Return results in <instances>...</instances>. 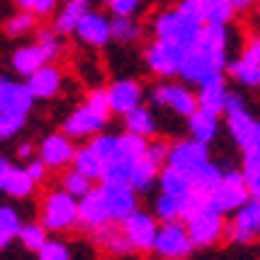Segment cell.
Returning <instances> with one entry per match:
<instances>
[{
	"label": "cell",
	"mask_w": 260,
	"mask_h": 260,
	"mask_svg": "<svg viewBox=\"0 0 260 260\" xmlns=\"http://www.w3.org/2000/svg\"><path fill=\"white\" fill-rule=\"evenodd\" d=\"M229 67V51L223 48H212V45L197 40L191 48L186 51V58H183V67H181V80L186 85H202V82L212 80L223 75V69Z\"/></svg>",
	"instance_id": "obj_1"
},
{
	"label": "cell",
	"mask_w": 260,
	"mask_h": 260,
	"mask_svg": "<svg viewBox=\"0 0 260 260\" xmlns=\"http://www.w3.org/2000/svg\"><path fill=\"white\" fill-rule=\"evenodd\" d=\"M40 223L51 234H64L80 226V199H75L61 186L51 188L40 202Z\"/></svg>",
	"instance_id": "obj_2"
},
{
	"label": "cell",
	"mask_w": 260,
	"mask_h": 260,
	"mask_svg": "<svg viewBox=\"0 0 260 260\" xmlns=\"http://www.w3.org/2000/svg\"><path fill=\"white\" fill-rule=\"evenodd\" d=\"M247 199H250V188H247L244 173L242 170H226V173H223V181L210 191L207 205L212 210L223 212V215H229V212L239 210Z\"/></svg>",
	"instance_id": "obj_3"
},
{
	"label": "cell",
	"mask_w": 260,
	"mask_h": 260,
	"mask_svg": "<svg viewBox=\"0 0 260 260\" xmlns=\"http://www.w3.org/2000/svg\"><path fill=\"white\" fill-rule=\"evenodd\" d=\"M186 45L181 43H173V40H154L146 48L144 58H146V67L154 72L157 77H178L181 75V67H183V58H186Z\"/></svg>",
	"instance_id": "obj_4"
},
{
	"label": "cell",
	"mask_w": 260,
	"mask_h": 260,
	"mask_svg": "<svg viewBox=\"0 0 260 260\" xmlns=\"http://www.w3.org/2000/svg\"><path fill=\"white\" fill-rule=\"evenodd\" d=\"M149 99L154 106H165L181 117H191L199 109V101H197V93L186 85V82H159L149 90Z\"/></svg>",
	"instance_id": "obj_5"
},
{
	"label": "cell",
	"mask_w": 260,
	"mask_h": 260,
	"mask_svg": "<svg viewBox=\"0 0 260 260\" xmlns=\"http://www.w3.org/2000/svg\"><path fill=\"white\" fill-rule=\"evenodd\" d=\"M109 114L112 112H104L99 106H93L90 101H85V104H80L75 112H69V117L61 122V130L69 138L90 141L93 136H99L101 130L109 125Z\"/></svg>",
	"instance_id": "obj_6"
},
{
	"label": "cell",
	"mask_w": 260,
	"mask_h": 260,
	"mask_svg": "<svg viewBox=\"0 0 260 260\" xmlns=\"http://www.w3.org/2000/svg\"><path fill=\"white\" fill-rule=\"evenodd\" d=\"M186 229H188V236H191L194 247H212L226 236L229 220L223 218V212L205 207L202 212H197L194 218L186 220Z\"/></svg>",
	"instance_id": "obj_7"
},
{
	"label": "cell",
	"mask_w": 260,
	"mask_h": 260,
	"mask_svg": "<svg viewBox=\"0 0 260 260\" xmlns=\"http://www.w3.org/2000/svg\"><path fill=\"white\" fill-rule=\"evenodd\" d=\"M226 127L234 138V144L239 146L242 151L255 146V127H257V120H252V114L247 112L244 106V99L239 93H231L229 96V104H226Z\"/></svg>",
	"instance_id": "obj_8"
},
{
	"label": "cell",
	"mask_w": 260,
	"mask_h": 260,
	"mask_svg": "<svg viewBox=\"0 0 260 260\" xmlns=\"http://www.w3.org/2000/svg\"><path fill=\"white\" fill-rule=\"evenodd\" d=\"M194 250V242L188 236V229L186 223L181 220H168L159 226V234H157V244H154V252L165 260H183L188 257Z\"/></svg>",
	"instance_id": "obj_9"
},
{
	"label": "cell",
	"mask_w": 260,
	"mask_h": 260,
	"mask_svg": "<svg viewBox=\"0 0 260 260\" xmlns=\"http://www.w3.org/2000/svg\"><path fill=\"white\" fill-rule=\"evenodd\" d=\"M122 231L133 242L136 252H154L157 234H159V218L151 215L149 210H136L122 220Z\"/></svg>",
	"instance_id": "obj_10"
},
{
	"label": "cell",
	"mask_w": 260,
	"mask_h": 260,
	"mask_svg": "<svg viewBox=\"0 0 260 260\" xmlns=\"http://www.w3.org/2000/svg\"><path fill=\"white\" fill-rule=\"evenodd\" d=\"M210 144H202V141L197 138H181L175 141V144H170V154H168V168L173 170H181L186 173L188 178L202 168V165L210 162Z\"/></svg>",
	"instance_id": "obj_11"
},
{
	"label": "cell",
	"mask_w": 260,
	"mask_h": 260,
	"mask_svg": "<svg viewBox=\"0 0 260 260\" xmlns=\"http://www.w3.org/2000/svg\"><path fill=\"white\" fill-rule=\"evenodd\" d=\"M38 157L48 165L51 170H67V168H72L75 157H77L75 138H69L64 130H61V133L43 136V141L38 144Z\"/></svg>",
	"instance_id": "obj_12"
},
{
	"label": "cell",
	"mask_w": 260,
	"mask_h": 260,
	"mask_svg": "<svg viewBox=\"0 0 260 260\" xmlns=\"http://www.w3.org/2000/svg\"><path fill=\"white\" fill-rule=\"evenodd\" d=\"M231 215L234 218L229 220V231H226V236L231 242L250 244L260 236V199H247Z\"/></svg>",
	"instance_id": "obj_13"
},
{
	"label": "cell",
	"mask_w": 260,
	"mask_h": 260,
	"mask_svg": "<svg viewBox=\"0 0 260 260\" xmlns=\"http://www.w3.org/2000/svg\"><path fill=\"white\" fill-rule=\"evenodd\" d=\"M101 191L106 199V207H109L112 220L122 223L130 212L138 210V191L127 181H101Z\"/></svg>",
	"instance_id": "obj_14"
},
{
	"label": "cell",
	"mask_w": 260,
	"mask_h": 260,
	"mask_svg": "<svg viewBox=\"0 0 260 260\" xmlns=\"http://www.w3.org/2000/svg\"><path fill=\"white\" fill-rule=\"evenodd\" d=\"M144 101V88L138 80H114L109 85V109L112 114H130Z\"/></svg>",
	"instance_id": "obj_15"
},
{
	"label": "cell",
	"mask_w": 260,
	"mask_h": 260,
	"mask_svg": "<svg viewBox=\"0 0 260 260\" xmlns=\"http://www.w3.org/2000/svg\"><path fill=\"white\" fill-rule=\"evenodd\" d=\"M90 239H93L96 247H101L104 252H109L114 257H125L130 252H136L133 242H130L125 236V231H122V223H117V220L106 223V226H101V229H93Z\"/></svg>",
	"instance_id": "obj_16"
},
{
	"label": "cell",
	"mask_w": 260,
	"mask_h": 260,
	"mask_svg": "<svg viewBox=\"0 0 260 260\" xmlns=\"http://www.w3.org/2000/svg\"><path fill=\"white\" fill-rule=\"evenodd\" d=\"M75 35H77V40L82 45L104 48V45H109V40H112V19H106L104 14L90 11V14L80 21V27H77Z\"/></svg>",
	"instance_id": "obj_17"
},
{
	"label": "cell",
	"mask_w": 260,
	"mask_h": 260,
	"mask_svg": "<svg viewBox=\"0 0 260 260\" xmlns=\"http://www.w3.org/2000/svg\"><path fill=\"white\" fill-rule=\"evenodd\" d=\"M229 85H226V77L218 75L207 82H202L197 90V101H199V109H205L210 114H226V104H229Z\"/></svg>",
	"instance_id": "obj_18"
},
{
	"label": "cell",
	"mask_w": 260,
	"mask_h": 260,
	"mask_svg": "<svg viewBox=\"0 0 260 260\" xmlns=\"http://www.w3.org/2000/svg\"><path fill=\"white\" fill-rule=\"evenodd\" d=\"M106 223H112V215H109V207H106L104 191L93 188L88 197L80 199V226L93 231V229L106 226Z\"/></svg>",
	"instance_id": "obj_19"
},
{
	"label": "cell",
	"mask_w": 260,
	"mask_h": 260,
	"mask_svg": "<svg viewBox=\"0 0 260 260\" xmlns=\"http://www.w3.org/2000/svg\"><path fill=\"white\" fill-rule=\"evenodd\" d=\"M35 96L27 82H16L11 77H0V112H32Z\"/></svg>",
	"instance_id": "obj_20"
},
{
	"label": "cell",
	"mask_w": 260,
	"mask_h": 260,
	"mask_svg": "<svg viewBox=\"0 0 260 260\" xmlns=\"http://www.w3.org/2000/svg\"><path fill=\"white\" fill-rule=\"evenodd\" d=\"M24 82H27L29 93L35 96V101H48V99H56L58 93H61V72H58V67H53V64L40 67L38 72L29 75Z\"/></svg>",
	"instance_id": "obj_21"
},
{
	"label": "cell",
	"mask_w": 260,
	"mask_h": 260,
	"mask_svg": "<svg viewBox=\"0 0 260 260\" xmlns=\"http://www.w3.org/2000/svg\"><path fill=\"white\" fill-rule=\"evenodd\" d=\"M90 14V0H67L53 16V29L58 35H75L80 21Z\"/></svg>",
	"instance_id": "obj_22"
},
{
	"label": "cell",
	"mask_w": 260,
	"mask_h": 260,
	"mask_svg": "<svg viewBox=\"0 0 260 260\" xmlns=\"http://www.w3.org/2000/svg\"><path fill=\"white\" fill-rule=\"evenodd\" d=\"M45 64H48V58H45V53H43V48H40L38 43L21 45V48H16L14 56H11V69H14L19 77H24V80L29 75H35Z\"/></svg>",
	"instance_id": "obj_23"
},
{
	"label": "cell",
	"mask_w": 260,
	"mask_h": 260,
	"mask_svg": "<svg viewBox=\"0 0 260 260\" xmlns=\"http://www.w3.org/2000/svg\"><path fill=\"white\" fill-rule=\"evenodd\" d=\"M159 173H162V165L144 154L141 159L130 162V186H133L138 194L151 191V186L159 183Z\"/></svg>",
	"instance_id": "obj_24"
},
{
	"label": "cell",
	"mask_w": 260,
	"mask_h": 260,
	"mask_svg": "<svg viewBox=\"0 0 260 260\" xmlns=\"http://www.w3.org/2000/svg\"><path fill=\"white\" fill-rule=\"evenodd\" d=\"M35 186L38 181L32 178L27 173V168H16V165H11L8 173L3 175V186H0V191L11 199H29L35 194Z\"/></svg>",
	"instance_id": "obj_25"
},
{
	"label": "cell",
	"mask_w": 260,
	"mask_h": 260,
	"mask_svg": "<svg viewBox=\"0 0 260 260\" xmlns=\"http://www.w3.org/2000/svg\"><path fill=\"white\" fill-rule=\"evenodd\" d=\"M186 122H188V136L197 138V141H202V144H212V141L218 138V133H220L218 114H210L205 109H197Z\"/></svg>",
	"instance_id": "obj_26"
},
{
	"label": "cell",
	"mask_w": 260,
	"mask_h": 260,
	"mask_svg": "<svg viewBox=\"0 0 260 260\" xmlns=\"http://www.w3.org/2000/svg\"><path fill=\"white\" fill-rule=\"evenodd\" d=\"M125 120V130H130V133H138V136H144V138H154L157 136V117H154V112L149 109V106H144L141 104L138 109H133L130 114H125L122 117Z\"/></svg>",
	"instance_id": "obj_27"
},
{
	"label": "cell",
	"mask_w": 260,
	"mask_h": 260,
	"mask_svg": "<svg viewBox=\"0 0 260 260\" xmlns=\"http://www.w3.org/2000/svg\"><path fill=\"white\" fill-rule=\"evenodd\" d=\"M229 75L242 82L244 88H260V61H255V58H250L247 53H242L236 61H229Z\"/></svg>",
	"instance_id": "obj_28"
},
{
	"label": "cell",
	"mask_w": 260,
	"mask_h": 260,
	"mask_svg": "<svg viewBox=\"0 0 260 260\" xmlns=\"http://www.w3.org/2000/svg\"><path fill=\"white\" fill-rule=\"evenodd\" d=\"M197 6L205 24H229L236 14L229 0H197Z\"/></svg>",
	"instance_id": "obj_29"
},
{
	"label": "cell",
	"mask_w": 260,
	"mask_h": 260,
	"mask_svg": "<svg viewBox=\"0 0 260 260\" xmlns=\"http://www.w3.org/2000/svg\"><path fill=\"white\" fill-rule=\"evenodd\" d=\"M157 186H159L162 194H173V197H188L191 194V178L181 170H173V168H162Z\"/></svg>",
	"instance_id": "obj_30"
},
{
	"label": "cell",
	"mask_w": 260,
	"mask_h": 260,
	"mask_svg": "<svg viewBox=\"0 0 260 260\" xmlns=\"http://www.w3.org/2000/svg\"><path fill=\"white\" fill-rule=\"evenodd\" d=\"M223 170L220 165H215V162H207V165H202L194 175H191V191H197V194H205V197H210V191L215 188L220 181H223Z\"/></svg>",
	"instance_id": "obj_31"
},
{
	"label": "cell",
	"mask_w": 260,
	"mask_h": 260,
	"mask_svg": "<svg viewBox=\"0 0 260 260\" xmlns=\"http://www.w3.org/2000/svg\"><path fill=\"white\" fill-rule=\"evenodd\" d=\"M72 168H77L82 175H88V178H93V181H101L104 178V170H106V162L85 144L82 149H77V157H75Z\"/></svg>",
	"instance_id": "obj_32"
},
{
	"label": "cell",
	"mask_w": 260,
	"mask_h": 260,
	"mask_svg": "<svg viewBox=\"0 0 260 260\" xmlns=\"http://www.w3.org/2000/svg\"><path fill=\"white\" fill-rule=\"evenodd\" d=\"M48 234L51 231L45 229L40 220H29V223H24V229L19 231L16 242L24 247V250H29V252H40L45 247V242H48Z\"/></svg>",
	"instance_id": "obj_33"
},
{
	"label": "cell",
	"mask_w": 260,
	"mask_h": 260,
	"mask_svg": "<svg viewBox=\"0 0 260 260\" xmlns=\"http://www.w3.org/2000/svg\"><path fill=\"white\" fill-rule=\"evenodd\" d=\"M117 141H120V159L125 162H136L146 154L149 149V138L138 136V133H130V130H125V133L117 136Z\"/></svg>",
	"instance_id": "obj_34"
},
{
	"label": "cell",
	"mask_w": 260,
	"mask_h": 260,
	"mask_svg": "<svg viewBox=\"0 0 260 260\" xmlns=\"http://www.w3.org/2000/svg\"><path fill=\"white\" fill-rule=\"evenodd\" d=\"M61 188L69 191L75 199H82V197H88L93 191V178L82 175L77 168H67L64 175H61Z\"/></svg>",
	"instance_id": "obj_35"
},
{
	"label": "cell",
	"mask_w": 260,
	"mask_h": 260,
	"mask_svg": "<svg viewBox=\"0 0 260 260\" xmlns=\"http://www.w3.org/2000/svg\"><path fill=\"white\" fill-rule=\"evenodd\" d=\"M35 24H38V14H35V11H21L19 8L14 16L6 19L3 29H6L8 38H24V35H29L35 29Z\"/></svg>",
	"instance_id": "obj_36"
},
{
	"label": "cell",
	"mask_w": 260,
	"mask_h": 260,
	"mask_svg": "<svg viewBox=\"0 0 260 260\" xmlns=\"http://www.w3.org/2000/svg\"><path fill=\"white\" fill-rule=\"evenodd\" d=\"M183 199L186 197H173V194H162L154 199V215L162 220V223H168V220H181L183 215Z\"/></svg>",
	"instance_id": "obj_37"
},
{
	"label": "cell",
	"mask_w": 260,
	"mask_h": 260,
	"mask_svg": "<svg viewBox=\"0 0 260 260\" xmlns=\"http://www.w3.org/2000/svg\"><path fill=\"white\" fill-rule=\"evenodd\" d=\"M141 38V24L133 16H114L112 19V40L114 43H136Z\"/></svg>",
	"instance_id": "obj_38"
},
{
	"label": "cell",
	"mask_w": 260,
	"mask_h": 260,
	"mask_svg": "<svg viewBox=\"0 0 260 260\" xmlns=\"http://www.w3.org/2000/svg\"><path fill=\"white\" fill-rule=\"evenodd\" d=\"M88 146L96 151V154L106 162V165H112L120 159V141H117V136H109V133H99V136H93L88 141Z\"/></svg>",
	"instance_id": "obj_39"
},
{
	"label": "cell",
	"mask_w": 260,
	"mask_h": 260,
	"mask_svg": "<svg viewBox=\"0 0 260 260\" xmlns=\"http://www.w3.org/2000/svg\"><path fill=\"white\" fill-rule=\"evenodd\" d=\"M27 117L29 112H0V144L21 133V127L27 125Z\"/></svg>",
	"instance_id": "obj_40"
},
{
	"label": "cell",
	"mask_w": 260,
	"mask_h": 260,
	"mask_svg": "<svg viewBox=\"0 0 260 260\" xmlns=\"http://www.w3.org/2000/svg\"><path fill=\"white\" fill-rule=\"evenodd\" d=\"M43 48L45 58H48V64L53 61V58L61 56V35H58L53 27L51 29H38V40H35Z\"/></svg>",
	"instance_id": "obj_41"
},
{
	"label": "cell",
	"mask_w": 260,
	"mask_h": 260,
	"mask_svg": "<svg viewBox=\"0 0 260 260\" xmlns=\"http://www.w3.org/2000/svg\"><path fill=\"white\" fill-rule=\"evenodd\" d=\"M0 229L11 236H19V231L24 229V218L14 205H0Z\"/></svg>",
	"instance_id": "obj_42"
},
{
	"label": "cell",
	"mask_w": 260,
	"mask_h": 260,
	"mask_svg": "<svg viewBox=\"0 0 260 260\" xmlns=\"http://www.w3.org/2000/svg\"><path fill=\"white\" fill-rule=\"evenodd\" d=\"M38 260H72V250L61 239H48L45 247L38 252Z\"/></svg>",
	"instance_id": "obj_43"
},
{
	"label": "cell",
	"mask_w": 260,
	"mask_h": 260,
	"mask_svg": "<svg viewBox=\"0 0 260 260\" xmlns=\"http://www.w3.org/2000/svg\"><path fill=\"white\" fill-rule=\"evenodd\" d=\"M205 207H210L207 205V197L205 194H197V191H191L186 199H183V215H181V220L186 223L188 218H194L197 212H202Z\"/></svg>",
	"instance_id": "obj_44"
},
{
	"label": "cell",
	"mask_w": 260,
	"mask_h": 260,
	"mask_svg": "<svg viewBox=\"0 0 260 260\" xmlns=\"http://www.w3.org/2000/svg\"><path fill=\"white\" fill-rule=\"evenodd\" d=\"M168 154H170V144L162 138H151L149 141V149H146V157H151L159 165H168Z\"/></svg>",
	"instance_id": "obj_45"
},
{
	"label": "cell",
	"mask_w": 260,
	"mask_h": 260,
	"mask_svg": "<svg viewBox=\"0 0 260 260\" xmlns=\"http://www.w3.org/2000/svg\"><path fill=\"white\" fill-rule=\"evenodd\" d=\"M141 6H144V0H109L114 16H133Z\"/></svg>",
	"instance_id": "obj_46"
},
{
	"label": "cell",
	"mask_w": 260,
	"mask_h": 260,
	"mask_svg": "<svg viewBox=\"0 0 260 260\" xmlns=\"http://www.w3.org/2000/svg\"><path fill=\"white\" fill-rule=\"evenodd\" d=\"M260 170V144L242 151V173H255Z\"/></svg>",
	"instance_id": "obj_47"
},
{
	"label": "cell",
	"mask_w": 260,
	"mask_h": 260,
	"mask_svg": "<svg viewBox=\"0 0 260 260\" xmlns=\"http://www.w3.org/2000/svg\"><path fill=\"white\" fill-rule=\"evenodd\" d=\"M24 168H27V173H29L38 183H43V181H45V175H48V170H51V168H48V165H45L40 157H32L29 162H24Z\"/></svg>",
	"instance_id": "obj_48"
},
{
	"label": "cell",
	"mask_w": 260,
	"mask_h": 260,
	"mask_svg": "<svg viewBox=\"0 0 260 260\" xmlns=\"http://www.w3.org/2000/svg\"><path fill=\"white\" fill-rule=\"evenodd\" d=\"M85 101H90L93 106H99V109H104V112H112V109H109V88H96V90H90Z\"/></svg>",
	"instance_id": "obj_49"
},
{
	"label": "cell",
	"mask_w": 260,
	"mask_h": 260,
	"mask_svg": "<svg viewBox=\"0 0 260 260\" xmlns=\"http://www.w3.org/2000/svg\"><path fill=\"white\" fill-rule=\"evenodd\" d=\"M35 154H38V146H35L32 141H21V144L16 146V157H19L21 162H29Z\"/></svg>",
	"instance_id": "obj_50"
},
{
	"label": "cell",
	"mask_w": 260,
	"mask_h": 260,
	"mask_svg": "<svg viewBox=\"0 0 260 260\" xmlns=\"http://www.w3.org/2000/svg\"><path fill=\"white\" fill-rule=\"evenodd\" d=\"M247 188H250V199H260V170L255 173H244Z\"/></svg>",
	"instance_id": "obj_51"
},
{
	"label": "cell",
	"mask_w": 260,
	"mask_h": 260,
	"mask_svg": "<svg viewBox=\"0 0 260 260\" xmlns=\"http://www.w3.org/2000/svg\"><path fill=\"white\" fill-rule=\"evenodd\" d=\"M56 3H58V0H38V6H35V14H38V16H48L51 11L56 8Z\"/></svg>",
	"instance_id": "obj_52"
},
{
	"label": "cell",
	"mask_w": 260,
	"mask_h": 260,
	"mask_svg": "<svg viewBox=\"0 0 260 260\" xmlns=\"http://www.w3.org/2000/svg\"><path fill=\"white\" fill-rule=\"evenodd\" d=\"M229 3L234 6V11H236V14H244V11H250V8L257 3V0H229Z\"/></svg>",
	"instance_id": "obj_53"
},
{
	"label": "cell",
	"mask_w": 260,
	"mask_h": 260,
	"mask_svg": "<svg viewBox=\"0 0 260 260\" xmlns=\"http://www.w3.org/2000/svg\"><path fill=\"white\" fill-rule=\"evenodd\" d=\"M244 53L250 56V58H255V61H260V38H255L250 45L244 48Z\"/></svg>",
	"instance_id": "obj_54"
},
{
	"label": "cell",
	"mask_w": 260,
	"mask_h": 260,
	"mask_svg": "<svg viewBox=\"0 0 260 260\" xmlns=\"http://www.w3.org/2000/svg\"><path fill=\"white\" fill-rule=\"evenodd\" d=\"M16 236H11V234H6L3 229H0V252H6L8 247H11V242H14Z\"/></svg>",
	"instance_id": "obj_55"
},
{
	"label": "cell",
	"mask_w": 260,
	"mask_h": 260,
	"mask_svg": "<svg viewBox=\"0 0 260 260\" xmlns=\"http://www.w3.org/2000/svg\"><path fill=\"white\" fill-rule=\"evenodd\" d=\"M14 3H16L21 11H35V6H38V0H14Z\"/></svg>",
	"instance_id": "obj_56"
},
{
	"label": "cell",
	"mask_w": 260,
	"mask_h": 260,
	"mask_svg": "<svg viewBox=\"0 0 260 260\" xmlns=\"http://www.w3.org/2000/svg\"><path fill=\"white\" fill-rule=\"evenodd\" d=\"M8 168H11V162H8L3 154H0V186H3V175L8 173Z\"/></svg>",
	"instance_id": "obj_57"
},
{
	"label": "cell",
	"mask_w": 260,
	"mask_h": 260,
	"mask_svg": "<svg viewBox=\"0 0 260 260\" xmlns=\"http://www.w3.org/2000/svg\"><path fill=\"white\" fill-rule=\"evenodd\" d=\"M255 144H260V120H257V127H255Z\"/></svg>",
	"instance_id": "obj_58"
},
{
	"label": "cell",
	"mask_w": 260,
	"mask_h": 260,
	"mask_svg": "<svg viewBox=\"0 0 260 260\" xmlns=\"http://www.w3.org/2000/svg\"><path fill=\"white\" fill-rule=\"evenodd\" d=\"M106 3H109V0H106Z\"/></svg>",
	"instance_id": "obj_59"
},
{
	"label": "cell",
	"mask_w": 260,
	"mask_h": 260,
	"mask_svg": "<svg viewBox=\"0 0 260 260\" xmlns=\"http://www.w3.org/2000/svg\"><path fill=\"white\" fill-rule=\"evenodd\" d=\"M183 260H186V257H183Z\"/></svg>",
	"instance_id": "obj_60"
}]
</instances>
